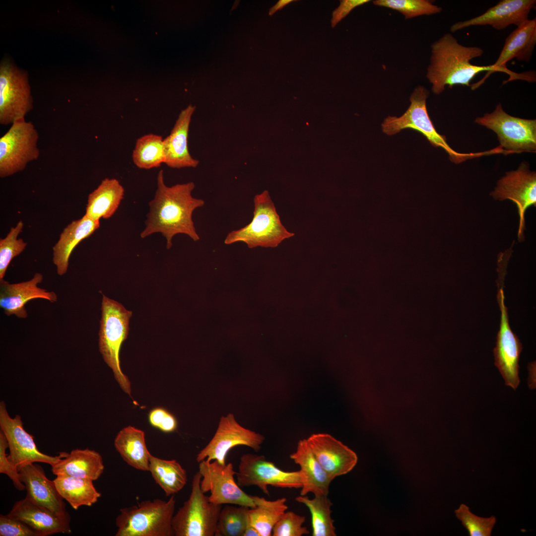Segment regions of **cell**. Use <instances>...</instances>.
<instances>
[{
	"mask_svg": "<svg viewBox=\"0 0 536 536\" xmlns=\"http://www.w3.org/2000/svg\"><path fill=\"white\" fill-rule=\"evenodd\" d=\"M503 284V282L501 285L499 284L497 293L501 318L496 346L493 349L494 364L504 379L506 385L516 390L520 382L519 361L523 346L509 325L507 308L504 303Z\"/></svg>",
	"mask_w": 536,
	"mask_h": 536,
	"instance_id": "2e32d148",
	"label": "cell"
},
{
	"mask_svg": "<svg viewBox=\"0 0 536 536\" xmlns=\"http://www.w3.org/2000/svg\"><path fill=\"white\" fill-rule=\"evenodd\" d=\"M293 1V0H279L274 5L271 7L269 10V15H273L276 11L282 9L284 6Z\"/></svg>",
	"mask_w": 536,
	"mask_h": 536,
	"instance_id": "7bdbcfd3",
	"label": "cell"
},
{
	"mask_svg": "<svg viewBox=\"0 0 536 536\" xmlns=\"http://www.w3.org/2000/svg\"><path fill=\"white\" fill-rule=\"evenodd\" d=\"M174 495L167 501L146 500L124 508L116 519V536H172Z\"/></svg>",
	"mask_w": 536,
	"mask_h": 536,
	"instance_id": "277c9868",
	"label": "cell"
},
{
	"mask_svg": "<svg viewBox=\"0 0 536 536\" xmlns=\"http://www.w3.org/2000/svg\"><path fill=\"white\" fill-rule=\"evenodd\" d=\"M196 106L190 105L182 110L169 135L163 139L164 164L175 169L195 168L199 161L189 151L188 138L190 125Z\"/></svg>",
	"mask_w": 536,
	"mask_h": 536,
	"instance_id": "603a6c76",
	"label": "cell"
},
{
	"mask_svg": "<svg viewBox=\"0 0 536 536\" xmlns=\"http://www.w3.org/2000/svg\"><path fill=\"white\" fill-rule=\"evenodd\" d=\"M53 481L61 496L75 510L92 505L101 495L90 479L60 475Z\"/></svg>",
	"mask_w": 536,
	"mask_h": 536,
	"instance_id": "f1b7e54d",
	"label": "cell"
},
{
	"mask_svg": "<svg viewBox=\"0 0 536 536\" xmlns=\"http://www.w3.org/2000/svg\"><path fill=\"white\" fill-rule=\"evenodd\" d=\"M0 427L7 441L9 450L8 457L17 468L22 465L36 462L51 466L67 454V452H62L58 456H52L40 452L33 436L24 429L20 416L16 415L11 417L3 401L0 403Z\"/></svg>",
	"mask_w": 536,
	"mask_h": 536,
	"instance_id": "4fadbf2b",
	"label": "cell"
},
{
	"mask_svg": "<svg viewBox=\"0 0 536 536\" xmlns=\"http://www.w3.org/2000/svg\"><path fill=\"white\" fill-rule=\"evenodd\" d=\"M431 48L426 76L435 94L443 92L446 86L449 88L455 85L471 86L474 90L491 73L502 71L493 65L483 66L472 64L471 61L481 57L483 50L476 46L463 45L451 33L445 34L434 42Z\"/></svg>",
	"mask_w": 536,
	"mask_h": 536,
	"instance_id": "7a4b0ae2",
	"label": "cell"
},
{
	"mask_svg": "<svg viewBox=\"0 0 536 536\" xmlns=\"http://www.w3.org/2000/svg\"><path fill=\"white\" fill-rule=\"evenodd\" d=\"M0 536H37L24 523L8 514L0 515Z\"/></svg>",
	"mask_w": 536,
	"mask_h": 536,
	"instance_id": "ab89813d",
	"label": "cell"
},
{
	"mask_svg": "<svg viewBox=\"0 0 536 536\" xmlns=\"http://www.w3.org/2000/svg\"><path fill=\"white\" fill-rule=\"evenodd\" d=\"M536 4V0H501L478 16L454 23L450 30L455 32L472 26L490 25L497 30L511 25L518 27L529 19Z\"/></svg>",
	"mask_w": 536,
	"mask_h": 536,
	"instance_id": "ac0fdd59",
	"label": "cell"
},
{
	"mask_svg": "<svg viewBox=\"0 0 536 536\" xmlns=\"http://www.w3.org/2000/svg\"><path fill=\"white\" fill-rule=\"evenodd\" d=\"M124 193V188L117 179H104L89 194L84 215L96 221L110 218L118 209Z\"/></svg>",
	"mask_w": 536,
	"mask_h": 536,
	"instance_id": "4316f807",
	"label": "cell"
},
{
	"mask_svg": "<svg viewBox=\"0 0 536 536\" xmlns=\"http://www.w3.org/2000/svg\"><path fill=\"white\" fill-rule=\"evenodd\" d=\"M536 44V18L528 19L518 26L506 38L504 46L494 66L510 76L509 81L521 79L528 81L529 75L518 74L509 70L506 63L513 59L529 63Z\"/></svg>",
	"mask_w": 536,
	"mask_h": 536,
	"instance_id": "7402d4cb",
	"label": "cell"
},
{
	"mask_svg": "<svg viewBox=\"0 0 536 536\" xmlns=\"http://www.w3.org/2000/svg\"><path fill=\"white\" fill-rule=\"evenodd\" d=\"M7 514L24 523L37 536L71 533L70 517L68 512L62 515L55 513L26 498L16 501Z\"/></svg>",
	"mask_w": 536,
	"mask_h": 536,
	"instance_id": "44dd1931",
	"label": "cell"
},
{
	"mask_svg": "<svg viewBox=\"0 0 536 536\" xmlns=\"http://www.w3.org/2000/svg\"><path fill=\"white\" fill-rule=\"evenodd\" d=\"M373 2L376 5L397 10L406 19L437 14L442 10L441 7L427 0H375Z\"/></svg>",
	"mask_w": 536,
	"mask_h": 536,
	"instance_id": "e575fe53",
	"label": "cell"
},
{
	"mask_svg": "<svg viewBox=\"0 0 536 536\" xmlns=\"http://www.w3.org/2000/svg\"><path fill=\"white\" fill-rule=\"evenodd\" d=\"M43 279L42 274L36 273L30 280L16 283L0 281V307L7 316L15 315L19 318H26L27 312L25 306L30 300L37 298L57 301V294L53 291L38 287Z\"/></svg>",
	"mask_w": 536,
	"mask_h": 536,
	"instance_id": "ffe728a7",
	"label": "cell"
},
{
	"mask_svg": "<svg viewBox=\"0 0 536 536\" xmlns=\"http://www.w3.org/2000/svg\"><path fill=\"white\" fill-rule=\"evenodd\" d=\"M295 500L307 506L312 516L313 536H335L334 520L331 517L332 503L327 496H315L310 499L300 495Z\"/></svg>",
	"mask_w": 536,
	"mask_h": 536,
	"instance_id": "d6a6232c",
	"label": "cell"
},
{
	"mask_svg": "<svg viewBox=\"0 0 536 536\" xmlns=\"http://www.w3.org/2000/svg\"><path fill=\"white\" fill-rule=\"evenodd\" d=\"M20 479L26 490L25 498L33 503L58 514L66 511L64 499L54 481L49 479L39 465L29 463L17 467Z\"/></svg>",
	"mask_w": 536,
	"mask_h": 536,
	"instance_id": "d6986e66",
	"label": "cell"
},
{
	"mask_svg": "<svg viewBox=\"0 0 536 536\" xmlns=\"http://www.w3.org/2000/svg\"><path fill=\"white\" fill-rule=\"evenodd\" d=\"M114 445L129 465L140 470L148 471L151 454L147 448L142 430L132 426L123 428L116 436Z\"/></svg>",
	"mask_w": 536,
	"mask_h": 536,
	"instance_id": "83f0119b",
	"label": "cell"
},
{
	"mask_svg": "<svg viewBox=\"0 0 536 536\" xmlns=\"http://www.w3.org/2000/svg\"><path fill=\"white\" fill-rule=\"evenodd\" d=\"M201 476H193L189 499L174 515L172 528L176 536H214L222 505L214 504L200 486Z\"/></svg>",
	"mask_w": 536,
	"mask_h": 536,
	"instance_id": "52a82bcc",
	"label": "cell"
},
{
	"mask_svg": "<svg viewBox=\"0 0 536 536\" xmlns=\"http://www.w3.org/2000/svg\"><path fill=\"white\" fill-rule=\"evenodd\" d=\"M195 187L194 182L167 186L163 171L157 176V189L154 197L149 202L145 228L140 233L144 238L152 234L160 233L166 240V247L172 246L173 238L177 234L188 236L194 241L200 240L192 215L195 210L204 205V200L192 195Z\"/></svg>",
	"mask_w": 536,
	"mask_h": 536,
	"instance_id": "6da1fadb",
	"label": "cell"
},
{
	"mask_svg": "<svg viewBox=\"0 0 536 536\" xmlns=\"http://www.w3.org/2000/svg\"><path fill=\"white\" fill-rule=\"evenodd\" d=\"M243 536H261L258 531L252 524L249 525L245 530Z\"/></svg>",
	"mask_w": 536,
	"mask_h": 536,
	"instance_id": "ee69618b",
	"label": "cell"
},
{
	"mask_svg": "<svg viewBox=\"0 0 536 536\" xmlns=\"http://www.w3.org/2000/svg\"><path fill=\"white\" fill-rule=\"evenodd\" d=\"M32 108L27 72L3 61L0 66V124L6 126L25 119Z\"/></svg>",
	"mask_w": 536,
	"mask_h": 536,
	"instance_id": "30bf717a",
	"label": "cell"
},
{
	"mask_svg": "<svg viewBox=\"0 0 536 536\" xmlns=\"http://www.w3.org/2000/svg\"><path fill=\"white\" fill-rule=\"evenodd\" d=\"M249 508L231 504L222 508L214 536H243L245 530L251 524Z\"/></svg>",
	"mask_w": 536,
	"mask_h": 536,
	"instance_id": "836d02e7",
	"label": "cell"
},
{
	"mask_svg": "<svg viewBox=\"0 0 536 536\" xmlns=\"http://www.w3.org/2000/svg\"><path fill=\"white\" fill-rule=\"evenodd\" d=\"M265 439L264 437L240 425L234 415L228 414L221 417L217 430L208 444L197 454L196 460H215L226 464L228 452L239 445L246 446L258 451Z\"/></svg>",
	"mask_w": 536,
	"mask_h": 536,
	"instance_id": "5bb4252c",
	"label": "cell"
},
{
	"mask_svg": "<svg viewBox=\"0 0 536 536\" xmlns=\"http://www.w3.org/2000/svg\"><path fill=\"white\" fill-rule=\"evenodd\" d=\"M252 497L256 507L249 509L251 523L261 536H270L274 526L288 509L286 498L271 501L257 496Z\"/></svg>",
	"mask_w": 536,
	"mask_h": 536,
	"instance_id": "4dcf8cb0",
	"label": "cell"
},
{
	"mask_svg": "<svg viewBox=\"0 0 536 536\" xmlns=\"http://www.w3.org/2000/svg\"><path fill=\"white\" fill-rule=\"evenodd\" d=\"M252 221L248 225L229 232L224 243L230 245L245 243L250 249L257 247L275 248L284 240L293 236L282 224L268 192L265 190L254 198Z\"/></svg>",
	"mask_w": 536,
	"mask_h": 536,
	"instance_id": "3957f363",
	"label": "cell"
},
{
	"mask_svg": "<svg viewBox=\"0 0 536 536\" xmlns=\"http://www.w3.org/2000/svg\"><path fill=\"white\" fill-rule=\"evenodd\" d=\"M56 475H67L93 481L98 479L104 469L103 459L97 452L89 449H76L51 465Z\"/></svg>",
	"mask_w": 536,
	"mask_h": 536,
	"instance_id": "484cf974",
	"label": "cell"
},
{
	"mask_svg": "<svg viewBox=\"0 0 536 536\" xmlns=\"http://www.w3.org/2000/svg\"><path fill=\"white\" fill-rule=\"evenodd\" d=\"M305 517L292 511L285 512L274 526L273 536H302L308 534L307 528L303 526Z\"/></svg>",
	"mask_w": 536,
	"mask_h": 536,
	"instance_id": "74e56055",
	"label": "cell"
},
{
	"mask_svg": "<svg viewBox=\"0 0 536 536\" xmlns=\"http://www.w3.org/2000/svg\"><path fill=\"white\" fill-rule=\"evenodd\" d=\"M8 448L6 439L1 431H0V473L7 475L12 480L14 486L19 491L25 490V486L20 479L19 474L16 467L10 461L6 450Z\"/></svg>",
	"mask_w": 536,
	"mask_h": 536,
	"instance_id": "f35d334b",
	"label": "cell"
},
{
	"mask_svg": "<svg viewBox=\"0 0 536 536\" xmlns=\"http://www.w3.org/2000/svg\"><path fill=\"white\" fill-rule=\"evenodd\" d=\"M99 332V347L122 389L131 396V383L120 367V351L126 339L132 315L121 303L103 295Z\"/></svg>",
	"mask_w": 536,
	"mask_h": 536,
	"instance_id": "5b68a950",
	"label": "cell"
},
{
	"mask_svg": "<svg viewBox=\"0 0 536 536\" xmlns=\"http://www.w3.org/2000/svg\"><path fill=\"white\" fill-rule=\"evenodd\" d=\"M163 137L148 134L139 137L132 153L134 164L138 168L150 169L164 163L165 156Z\"/></svg>",
	"mask_w": 536,
	"mask_h": 536,
	"instance_id": "1f68e13d",
	"label": "cell"
},
{
	"mask_svg": "<svg viewBox=\"0 0 536 536\" xmlns=\"http://www.w3.org/2000/svg\"><path fill=\"white\" fill-rule=\"evenodd\" d=\"M199 464L198 471L201 476V488L204 493L210 492V501L221 505L256 507L252 495L244 492L236 482V471L232 463L222 464L215 460H203Z\"/></svg>",
	"mask_w": 536,
	"mask_h": 536,
	"instance_id": "8fae6325",
	"label": "cell"
},
{
	"mask_svg": "<svg viewBox=\"0 0 536 536\" xmlns=\"http://www.w3.org/2000/svg\"><path fill=\"white\" fill-rule=\"evenodd\" d=\"M240 487L256 486L269 495L268 486L299 488L302 486L301 471H284L267 460L264 456L247 453L240 460L235 475Z\"/></svg>",
	"mask_w": 536,
	"mask_h": 536,
	"instance_id": "7c38bea8",
	"label": "cell"
},
{
	"mask_svg": "<svg viewBox=\"0 0 536 536\" xmlns=\"http://www.w3.org/2000/svg\"><path fill=\"white\" fill-rule=\"evenodd\" d=\"M339 6L333 11L331 25L335 27L353 8L370 1L369 0H342Z\"/></svg>",
	"mask_w": 536,
	"mask_h": 536,
	"instance_id": "b9f144b4",
	"label": "cell"
},
{
	"mask_svg": "<svg viewBox=\"0 0 536 536\" xmlns=\"http://www.w3.org/2000/svg\"><path fill=\"white\" fill-rule=\"evenodd\" d=\"M23 222L19 221L12 227L6 237L0 239V281L3 280L7 268L11 260L25 249L27 243L18 238L22 231Z\"/></svg>",
	"mask_w": 536,
	"mask_h": 536,
	"instance_id": "d590c367",
	"label": "cell"
},
{
	"mask_svg": "<svg viewBox=\"0 0 536 536\" xmlns=\"http://www.w3.org/2000/svg\"><path fill=\"white\" fill-rule=\"evenodd\" d=\"M490 195L495 200H510L516 204L519 215L518 237L522 240L525 212L530 206L536 205V172L530 171L527 162H522L517 170L506 173Z\"/></svg>",
	"mask_w": 536,
	"mask_h": 536,
	"instance_id": "9a60e30c",
	"label": "cell"
},
{
	"mask_svg": "<svg viewBox=\"0 0 536 536\" xmlns=\"http://www.w3.org/2000/svg\"><path fill=\"white\" fill-rule=\"evenodd\" d=\"M148 471L167 496L174 495L187 481L186 470L176 460H165L151 455Z\"/></svg>",
	"mask_w": 536,
	"mask_h": 536,
	"instance_id": "f546056e",
	"label": "cell"
},
{
	"mask_svg": "<svg viewBox=\"0 0 536 536\" xmlns=\"http://www.w3.org/2000/svg\"><path fill=\"white\" fill-rule=\"evenodd\" d=\"M100 226L99 221L94 220L85 215L72 221L61 233L59 239L53 247V262L59 275L66 273L69 259L75 247L89 237Z\"/></svg>",
	"mask_w": 536,
	"mask_h": 536,
	"instance_id": "d4e9b609",
	"label": "cell"
},
{
	"mask_svg": "<svg viewBox=\"0 0 536 536\" xmlns=\"http://www.w3.org/2000/svg\"><path fill=\"white\" fill-rule=\"evenodd\" d=\"M290 458L300 467L302 478L300 495L311 492L315 496H328L332 480L317 460L307 439L299 441Z\"/></svg>",
	"mask_w": 536,
	"mask_h": 536,
	"instance_id": "cb8c5ba5",
	"label": "cell"
},
{
	"mask_svg": "<svg viewBox=\"0 0 536 536\" xmlns=\"http://www.w3.org/2000/svg\"><path fill=\"white\" fill-rule=\"evenodd\" d=\"M457 518L468 531L470 536H490L496 523V518L492 516L488 518L478 517L471 513L469 507L462 504L455 511Z\"/></svg>",
	"mask_w": 536,
	"mask_h": 536,
	"instance_id": "8d00e7d4",
	"label": "cell"
},
{
	"mask_svg": "<svg viewBox=\"0 0 536 536\" xmlns=\"http://www.w3.org/2000/svg\"><path fill=\"white\" fill-rule=\"evenodd\" d=\"M307 440L317 460L332 480L350 472L357 463L356 454L330 434H313Z\"/></svg>",
	"mask_w": 536,
	"mask_h": 536,
	"instance_id": "e0dca14e",
	"label": "cell"
},
{
	"mask_svg": "<svg viewBox=\"0 0 536 536\" xmlns=\"http://www.w3.org/2000/svg\"><path fill=\"white\" fill-rule=\"evenodd\" d=\"M474 122L494 131L500 147L508 153L536 152V120L512 116L499 103L492 113L477 118Z\"/></svg>",
	"mask_w": 536,
	"mask_h": 536,
	"instance_id": "9c48e42d",
	"label": "cell"
},
{
	"mask_svg": "<svg viewBox=\"0 0 536 536\" xmlns=\"http://www.w3.org/2000/svg\"><path fill=\"white\" fill-rule=\"evenodd\" d=\"M39 135L34 124L25 119L10 125L0 138V177L12 176L24 170L40 156Z\"/></svg>",
	"mask_w": 536,
	"mask_h": 536,
	"instance_id": "ba28073f",
	"label": "cell"
},
{
	"mask_svg": "<svg viewBox=\"0 0 536 536\" xmlns=\"http://www.w3.org/2000/svg\"><path fill=\"white\" fill-rule=\"evenodd\" d=\"M428 91L422 86L416 87L409 98L410 104L405 113L399 117L389 116L382 124L383 132L392 135L401 130L409 128L422 134L435 147L444 149L449 155L450 160L456 164L466 160L487 155V152L461 153L452 149L447 143L446 137L436 130L427 112L426 99Z\"/></svg>",
	"mask_w": 536,
	"mask_h": 536,
	"instance_id": "8992f818",
	"label": "cell"
},
{
	"mask_svg": "<svg viewBox=\"0 0 536 536\" xmlns=\"http://www.w3.org/2000/svg\"><path fill=\"white\" fill-rule=\"evenodd\" d=\"M148 420L151 425L164 432H173L178 425L176 417L162 407L152 409L149 413Z\"/></svg>",
	"mask_w": 536,
	"mask_h": 536,
	"instance_id": "60d3db41",
	"label": "cell"
}]
</instances>
